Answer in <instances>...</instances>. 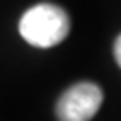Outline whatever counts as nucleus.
I'll return each instance as SVG.
<instances>
[{
    "mask_svg": "<svg viewBox=\"0 0 121 121\" xmlns=\"http://www.w3.org/2000/svg\"><path fill=\"white\" fill-rule=\"evenodd\" d=\"M67 13L54 4H39L29 9L19 22L20 35L35 47H54L69 34Z\"/></svg>",
    "mask_w": 121,
    "mask_h": 121,
    "instance_id": "f257e3e1",
    "label": "nucleus"
},
{
    "mask_svg": "<svg viewBox=\"0 0 121 121\" xmlns=\"http://www.w3.org/2000/svg\"><path fill=\"white\" fill-rule=\"evenodd\" d=\"M103 104V91L94 82H78L59 98L56 114L59 121H89Z\"/></svg>",
    "mask_w": 121,
    "mask_h": 121,
    "instance_id": "f03ea898",
    "label": "nucleus"
},
{
    "mask_svg": "<svg viewBox=\"0 0 121 121\" xmlns=\"http://www.w3.org/2000/svg\"><path fill=\"white\" fill-rule=\"evenodd\" d=\"M114 57H116V62L119 64V67H121V35L116 39V42H114Z\"/></svg>",
    "mask_w": 121,
    "mask_h": 121,
    "instance_id": "7ed1b4c3",
    "label": "nucleus"
}]
</instances>
